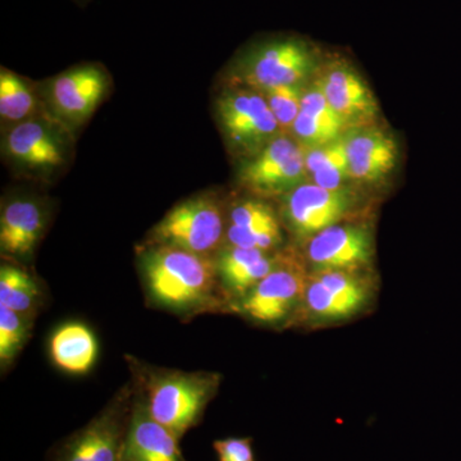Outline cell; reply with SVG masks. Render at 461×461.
<instances>
[{
	"label": "cell",
	"instance_id": "d6986e66",
	"mask_svg": "<svg viewBox=\"0 0 461 461\" xmlns=\"http://www.w3.org/2000/svg\"><path fill=\"white\" fill-rule=\"evenodd\" d=\"M99 354L98 339L89 327L78 321L63 324L51 335V362L69 375H86Z\"/></svg>",
	"mask_w": 461,
	"mask_h": 461
},
{
	"label": "cell",
	"instance_id": "9a60e30c",
	"mask_svg": "<svg viewBox=\"0 0 461 461\" xmlns=\"http://www.w3.org/2000/svg\"><path fill=\"white\" fill-rule=\"evenodd\" d=\"M344 139L351 180L373 184L395 168L399 151L390 133L366 124L355 127Z\"/></svg>",
	"mask_w": 461,
	"mask_h": 461
},
{
	"label": "cell",
	"instance_id": "ffe728a7",
	"mask_svg": "<svg viewBox=\"0 0 461 461\" xmlns=\"http://www.w3.org/2000/svg\"><path fill=\"white\" fill-rule=\"evenodd\" d=\"M305 165L309 180L318 186L329 190L348 189L345 184L351 177L344 138L321 147L306 149Z\"/></svg>",
	"mask_w": 461,
	"mask_h": 461
},
{
	"label": "cell",
	"instance_id": "44dd1931",
	"mask_svg": "<svg viewBox=\"0 0 461 461\" xmlns=\"http://www.w3.org/2000/svg\"><path fill=\"white\" fill-rule=\"evenodd\" d=\"M41 287L25 269L11 264L0 268V306L33 320L41 304Z\"/></svg>",
	"mask_w": 461,
	"mask_h": 461
},
{
	"label": "cell",
	"instance_id": "d4e9b609",
	"mask_svg": "<svg viewBox=\"0 0 461 461\" xmlns=\"http://www.w3.org/2000/svg\"><path fill=\"white\" fill-rule=\"evenodd\" d=\"M303 91V85H287L273 87L262 93L277 121L281 135L291 136L293 132L294 123L302 108Z\"/></svg>",
	"mask_w": 461,
	"mask_h": 461
},
{
	"label": "cell",
	"instance_id": "30bf717a",
	"mask_svg": "<svg viewBox=\"0 0 461 461\" xmlns=\"http://www.w3.org/2000/svg\"><path fill=\"white\" fill-rule=\"evenodd\" d=\"M305 247L309 272L369 271L375 253L371 227L348 221L312 236Z\"/></svg>",
	"mask_w": 461,
	"mask_h": 461
},
{
	"label": "cell",
	"instance_id": "9c48e42d",
	"mask_svg": "<svg viewBox=\"0 0 461 461\" xmlns=\"http://www.w3.org/2000/svg\"><path fill=\"white\" fill-rule=\"evenodd\" d=\"M305 153L306 149L293 136H277L244 163L239 171V185L259 199L287 195L309 180Z\"/></svg>",
	"mask_w": 461,
	"mask_h": 461
},
{
	"label": "cell",
	"instance_id": "52a82bcc",
	"mask_svg": "<svg viewBox=\"0 0 461 461\" xmlns=\"http://www.w3.org/2000/svg\"><path fill=\"white\" fill-rule=\"evenodd\" d=\"M308 278L304 259L284 251L280 264L240 300L236 311L260 326L290 323L302 305Z\"/></svg>",
	"mask_w": 461,
	"mask_h": 461
},
{
	"label": "cell",
	"instance_id": "4fadbf2b",
	"mask_svg": "<svg viewBox=\"0 0 461 461\" xmlns=\"http://www.w3.org/2000/svg\"><path fill=\"white\" fill-rule=\"evenodd\" d=\"M180 441L171 430L151 417L147 403L135 387L120 461H187Z\"/></svg>",
	"mask_w": 461,
	"mask_h": 461
},
{
	"label": "cell",
	"instance_id": "277c9868",
	"mask_svg": "<svg viewBox=\"0 0 461 461\" xmlns=\"http://www.w3.org/2000/svg\"><path fill=\"white\" fill-rule=\"evenodd\" d=\"M227 213L212 194L185 200L151 230L149 245H168L199 256L214 257L226 239Z\"/></svg>",
	"mask_w": 461,
	"mask_h": 461
},
{
	"label": "cell",
	"instance_id": "3957f363",
	"mask_svg": "<svg viewBox=\"0 0 461 461\" xmlns=\"http://www.w3.org/2000/svg\"><path fill=\"white\" fill-rule=\"evenodd\" d=\"M318 65V51L306 39L272 36L251 45L238 63V84L263 93L273 87L302 85Z\"/></svg>",
	"mask_w": 461,
	"mask_h": 461
},
{
	"label": "cell",
	"instance_id": "603a6c76",
	"mask_svg": "<svg viewBox=\"0 0 461 461\" xmlns=\"http://www.w3.org/2000/svg\"><path fill=\"white\" fill-rule=\"evenodd\" d=\"M32 320L0 306V364L7 369L23 351L32 330Z\"/></svg>",
	"mask_w": 461,
	"mask_h": 461
},
{
	"label": "cell",
	"instance_id": "8992f818",
	"mask_svg": "<svg viewBox=\"0 0 461 461\" xmlns=\"http://www.w3.org/2000/svg\"><path fill=\"white\" fill-rule=\"evenodd\" d=\"M375 297V282L366 271L309 272L296 320L326 324L363 313Z\"/></svg>",
	"mask_w": 461,
	"mask_h": 461
},
{
	"label": "cell",
	"instance_id": "e0dca14e",
	"mask_svg": "<svg viewBox=\"0 0 461 461\" xmlns=\"http://www.w3.org/2000/svg\"><path fill=\"white\" fill-rule=\"evenodd\" d=\"M5 147L14 162L30 169L48 171L62 166L66 160L65 147L57 133L32 118L12 126Z\"/></svg>",
	"mask_w": 461,
	"mask_h": 461
},
{
	"label": "cell",
	"instance_id": "7a4b0ae2",
	"mask_svg": "<svg viewBox=\"0 0 461 461\" xmlns=\"http://www.w3.org/2000/svg\"><path fill=\"white\" fill-rule=\"evenodd\" d=\"M126 360L151 417L180 439L202 423L222 384L220 373L162 368L132 357Z\"/></svg>",
	"mask_w": 461,
	"mask_h": 461
},
{
	"label": "cell",
	"instance_id": "7c38bea8",
	"mask_svg": "<svg viewBox=\"0 0 461 461\" xmlns=\"http://www.w3.org/2000/svg\"><path fill=\"white\" fill-rule=\"evenodd\" d=\"M317 77L345 127L366 126L378 114L372 90L345 59L330 60Z\"/></svg>",
	"mask_w": 461,
	"mask_h": 461
},
{
	"label": "cell",
	"instance_id": "2e32d148",
	"mask_svg": "<svg viewBox=\"0 0 461 461\" xmlns=\"http://www.w3.org/2000/svg\"><path fill=\"white\" fill-rule=\"evenodd\" d=\"M282 253L226 245L215 257L221 284L233 306L280 264Z\"/></svg>",
	"mask_w": 461,
	"mask_h": 461
},
{
	"label": "cell",
	"instance_id": "5bb4252c",
	"mask_svg": "<svg viewBox=\"0 0 461 461\" xmlns=\"http://www.w3.org/2000/svg\"><path fill=\"white\" fill-rule=\"evenodd\" d=\"M107 86V76L98 66L76 67L54 78L50 86L51 105L60 117L81 123L98 107Z\"/></svg>",
	"mask_w": 461,
	"mask_h": 461
},
{
	"label": "cell",
	"instance_id": "6da1fadb",
	"mask_svg": "<svg viewBox=\"0 0 461 461\" xmlns=\"http://www.w3.org/2000/svg\"><path fill=\"white\" fill-rule=\"evenodd\" d=\"M140 268L149 302L158 308L182 317L233 309L221 284L215 257L168 245H148Z\"/></svg>",
	"mask_w": 461,
	"mask_h": 461
},
{
	"label": "cell",
	"instance_id": "5b68a950",
	"mask_svg": "<svg viewBox=\"0 0 461 461\" xmlns=\"http://www.w3.org/2000/svg\"><path fill=\"white\" fill-rule=\"evenodd\" d=\"M133 395L130 381L84 427L57 442L48 461H120Z\"/></svg>",
	"mask_w": 461,
	"mask_h": 461
},
{
	"label": "cell",
	"instance_id": "ac0fdd59",
	"mask_svg": "<svg viewBox=\"0 0 461 461\" xmlns=\"http://www.w3.org/2000/svg\"><path fill=\"white\" fill-rule=\"evenodd\" d=\"M45 229V213L32 199H14L0 215V249L3 256L25 260L32 256Z\"/></svg>",
	"mask_w": 461,
	"mask_h": 461
},
{
	"label": "cell",
	"instance_id": "8fae6325",
	"mask_svg": "<svg viewBox=\"0 0 461 461\" xmlns=\"http://www.w3.org/2000/svg\"><path fill=\"white\" fill-rule=\"evenodd\" d=\"M355 198L348 189L329 190L308 181L284 196L282 220L300 240H308L333 224L348 221Z\"/></svg>",
	"mask_w": 461,
	"mask_h": 461
},
{
	"label": "cell",
	"instance_id": "cb8c5ba5",
	"mask_svg": "<svg viewBox=\"0 0 461 461\" xmlns=\"http://www.w3.org/2000/svg\"><path fill=\"white\" fill-rule=\"evenodd\" d=\"M227 227L241 230L281 229L280 218L263 199L242 200L227 214Z\"/></svg>",
	"mask_w": 461,
	"mask_h": 461
},
{
	"label": "cell",
	"instance_id": "7402d4cb",
	"mask_svg": "<svg viewBox=\"0 0 461 461\" xmlns=\"http://www.w3.org/2000/svg\"><path fill=\"white\" fill-rule=\"evenodd\" d=\"M35 94L29 84L8 69L0 72V117L3 122L20 123L32 120L35 112Z\"/></svg>",
	"mask_w": 461,
	"mask_h": 461
},
{
	"label": "cell",
	"instance_id": "4316f807",
	"mask_svg": "<svg viewBox=\"0 0 461 461\" xmlns=\"http://www.w3.org/2000/svg\"><path fill=\"white\" fill-rule=\"evenodd\" d=\"M76 2H78V3H80V2H83V0H76Z\"/></svg>",
	"mask_w": 461,
	"mask_h": 461
},
{
	"label": "cell",
	"instance_id": "ba28073f",
	"mask_svg": "<svg viewBox=\"0 0 461 461\" xmlns=\"http://www.w3.org/2000/svg\"><path fill=\"white\" fill-rule=\"evenodd\" d=\"M215 109L230 149L248 159L281 135L277 121L259 91L248 87L224 91Z\"/></svg>",
	"mask_w": 461,
	"mask_h": 461
},
{
	"label": "cell",
	"instance_id": "484cf974",
	"mask_svg": "<svg viewBox=\"0 0 461 461\" xmlns=\"http://www.w3.org/2000/svg\"><path fill=\"white\" fill-rule=\"evenodd\" d=\"M213 448L218 461H256L251 437L215 439Z\"/></svg>",
	"mask_w": 461,
	"mask_h": 461
}]
</instances>
